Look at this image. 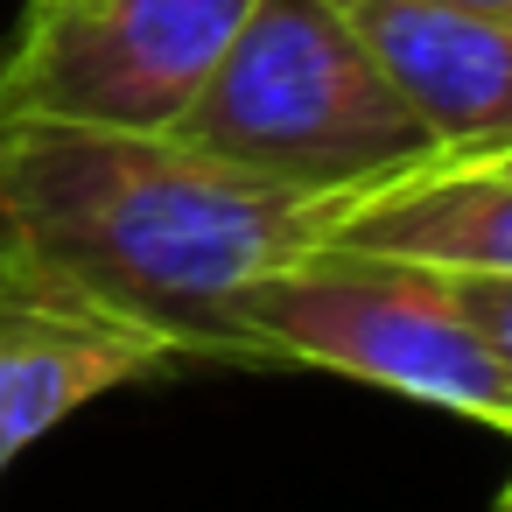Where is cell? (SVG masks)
Returning a JSON list of instances; mask_svg holds the SVG:
<instances>
[{"label":"cell","mask_w":512,"mask_h":512,"mask_svg":"<svg viewBox=\"0 0 512 512\" xmlns=\"http://www.w3.org/2000/svg\"><path fill=\"white\" fill-rule=\"evenodd\" d=\"M428 127V155L470 162L512 148V15L442 0H337Z\"/></svg>","instance_id":"6"},{"label":"cell","mask_w":512,"mask_h":512,"mask_svg":"<svg viewBox=\"0 0 512 512\" xmlns=\"http://www.w3.org/2000/svg\"><path fill=\"white\" fill-rule=\"evenodd\" d=\"M442 8H484V15H512V0H442Z\"/></svg>","instance_id":"10"},{"label":"cell","mask_w":512,"mask_h":512,"mask_svg":"<svg viewBox=\"0 0 512 512\" xmlns=\"http://www.w3.org/2000/svg\"><path fill=\"white\" fill-rule=\"evenodd\" d=\"M169 134L309 197L428 155V127L337 0H253Z\"/></svg>","instance_id":"2"},{"label":"cell","mask_w":512,"mask_h":512,"mask_svg":"<svg viewBox=\"0 0 512 512\" xmlns=\"http://www.w3.org/2000/svg\"><path fill=\"white\" fill-rule=\"evenodd\" d=\"M463 316L484 330V344L498 351V365L512 372V274H477V267H442Z\"/></svg>","instance_id":"8"},{"label":"cell","mask_w":512,"mask_h":512,"mask_svg":"<svg viewBox=\"0 0 512 512\" xmlns=\"http://www.w3.org/2000/svg\"><path fill=\"white\" fill-rule=\"evenodd\" d=\"M491 512H512V477H505V491H498V505Z\"/></svg>","instance_id":"11"},{"label":"cell","mask_w":512,"mask_h":512,"mask_svg":"<svg viewBox=\"0 0 512 512\" xmlns=\"http://www.w3.org/2000/svg\"><path fill=\"white\" fill-rule=\"evenodd\" d=\"M428 162H442V155H428ZM449 169H484V176H512V148H498V155H470V162H449Z\"/></svg>","instance_id":"9"},{"label":"cell","mask_w":512,"mask_h":512,"mask_svg":"<svg viewBox=\"0 0 512 512\" xmlns=\"http://www.w3.org/2000/svg\"><path fill=\"white\" fill-rule=\"evenodd\" d=\"M176 344L0 239V477L78 407L176 372Z\"/></svg>","instance_id":"5"},{"label":"cell","mask_w":512,"mask_h":512,"mask_svg":"<svg viewBox=\"0 0 512 512\" xmlns=\"http://www.w3.org/2000/svg\"><path fill=\"white\" fill-rule=\"evenodd\" d=\"M225 330L239 365L365 379L512 435V372L463 316L442 267L365 246H295L225 302Z\"/></svg>","instance_id":"3"},{"label":"cell","mask_w":512,"mask_h":512,"mask_svg":"<svg viewBox=\"0 0 512 512\" xmlns=\"http://www.w3.org/2000/svg\"><path fill=\"white\" fill-rule=\"evenodd\" d=\"M253 0H29L0 50V113L169 134Z\"/></svg>","instance_id":"4"},{"label":"cell","mask_w":512,"mask_h":512,"mask_svg":"<svg viewBox=\"0 0 512 512\" xmlns=\"http://www.w3.org/2000/svg\"><path fill=\"white\" fill-rule=\"evenodd\" d=\"M316 197L176 134L0 113V239L148 323L183 365H239L225 302L309 239Z\"/></svg>","instance_id":"1"},{"label":"cell","mask_w":512,"mask_h":512,"mask_svg":"<svg viewBox=\"0 0 512 512\" xmlns=\"http://www.w3.org/2000/svg\"><path fill=\"white\" fill-rule=\"evenodd\" d=\"M302 246H365L421 267H477L512 274V176L407 162L337 197H316Z\"/></svg>","instance_id":"7"}]
</instances>
